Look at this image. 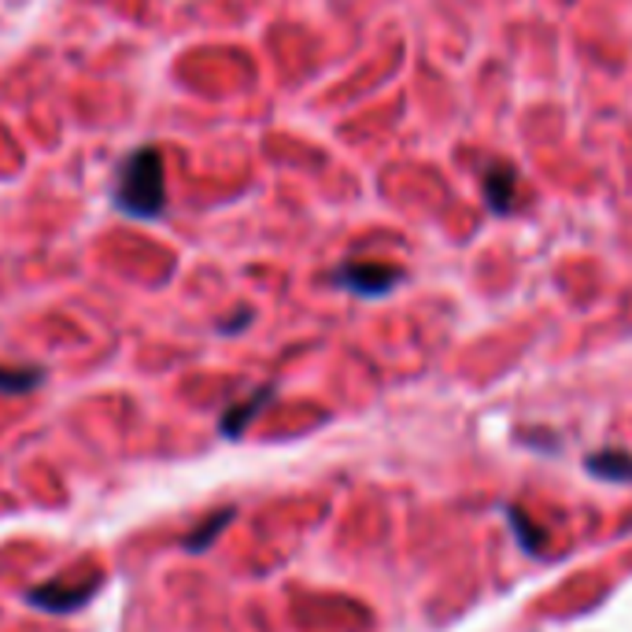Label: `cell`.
Masks as SVG:
<instances>
[{"instance_id": "6da1fadb", "label": "cell", "mask_w": 632, "mask_h": 632, "mask_svg": "<svg viewBox=\"0 0 632 632\" xmlns=\"http://www.w3.org/2000/svg\"><path fill=\"white\" fill-rule=\"evenodd\" d=\"M115 207L133 218H156L167 207V178H163L159 148H138L122 159L115 181Z\"/></svg>"}, {"instance_id": "7a4b0ae2", "label": "cell", "mask_w": 632, "mask_h": 632, "mask_svg": "<svg viewBox=\"0 0 632 632\" xmlns=\"http://www.w3.org/2000/svg\"><path fill=\"white\" fill-rule=\"evenodd\" d=\"M104 577L100 573H93L90 581H49V584H37V588H31V603L37 610H52V615H71V610L85 607L93 596L100 592Z\"/></svg>"}, {"instance_id": "3957f363", "label": "cell", "mask_w": 632, "mask_h": 632, "mask_svg": "<svg viewBox=\"0 0 632 632\" xmlns=\"http://www.w3.org/2000/svg\"><path fill=\"white\" fill-rule=\"evenodd\" d=\"M400 277L404 274H400L396 266H385V263H348L337 274V285L351 289L356 296H385Z\"/></svg>"}, {"instance_id": "277c9868", "label": "cell", "mask_w": 632, "mask_h": 632, "mask_svg": "<svg viewBox=\"0 0 632 632\" xmlns=\"http://www.w3.org/2000/svg\"><path fill=\"white\" fill-rule=\"evenodd\" d=\"M584 470L599 481L610 485H629L632 481V455L621 452V448H603V452H588L584 455Z\"/></svg>"}, {"instance_id": "5b68a950", "label": "cell", "mask_w": 632, "mask_h": 632, "mask_svg": "<svg viewBox=\"0 0 632 632\" xmlns=\"http://www.w3.org/2000/svg\"><path fill=\"white\" fill-rule=\"evenodd\" d=\"M274 396V389H260L255 396H248L245 404H237V407H229L223 421H218V429H223V437H241L245 429H248V421H252L260 410L266 407V400Z\"/></svg>"}, {"instance_id": "8992f818", "label": "cell", "mask_w": 632, "mask_h": 632, "mask_svg": "<svg viewBox=\"0 0 632 632\" xmlns=\"http://www.w3.org/2000/svg\"><path fill=\"white\" fill-rule=\"evenodd\" d=\"M514 170L503 167V163H492V167L485 170V196L492 211H506L511 207V193H514Z\"/></svg>"}, {"instance_id": "52a82bcc", "label": "cell", "mask_w": 632, "mask_h": 632, "mask_svg": "<svg viewBox=\"0 0 632 632\" xmlns=\"http://www.w3.org/2000/svg\"><path fill=\"white\" fill-rule=\"evenodd\" d=\"M45 381V370L37 367H0V392L4 396H19V392H31Z\"/></svg>"}, {"instance_id": "ba28073f", "label": "cell", "mask_w": 632, "mask_h": 632, "mask_svg": "<svg viewBox=\"0 0 632 632\" xmlns=\"http://www.w3.org/2000/svg\"><path fill=\"white\" fill-rule=\"evenodd\" d=\"M229 518H234V506H223V511H218V514H211V518H207L204 525H196V529L186 536V551H204L207 544L226 529Z\"/></svg>"}, {"instance_id": "9c48e42d", "label": "cell", "mask_w": 632, "mask_h": 632, "mask_svg": "<svg viewBox=\"0 0 632 632\" xmlns=\"http://www.w3.org/2000/svg\"><path fill=\"white\" fill-rule=\"evenodd\" d=\"M506 518H511V529L522 536V548L529 551V555H544V533H536L533 525H529V518H525V514L518 511V506H511V511H506Z\"/></svg>"}]
</instances>
